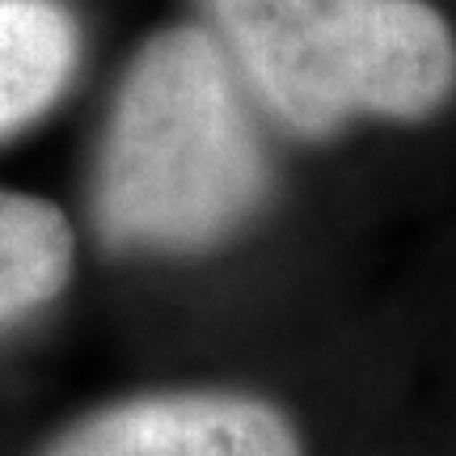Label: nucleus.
<instances>
[{"mask_svg":"<svg viewBox=\"0 0 456 456\" xmlns=\"http://www.w3.org/2000/svg\"><path fill=\"white\" fill-rule=\"evenodd\" d=\"M43 456H300V440L258 397L152 393L72 423Z\"/></svg>","mask_w":456,"mask_h":456,"instance_id":"obj_3","label":"nucleus"},{"mask_svg":"<svg viewBox=\"0 0 456 456\" xmlns=\"http://www.w3.org/2000/svg\"><path fill=\"white\" fill-rule=\"evenodd\" d=\"M271 186L237 60L216 30L152 34L114 94L94 178L110 249H208L258 212Z\"/></svg>","mask_w":456,"mask_h":456,"instance_id":"obj_1","label":"nucleus"},{"mask_svg":"<svg viewBox=\"0 0 456 456\" xmlns=\"http://www.w3.org/2000/svg\"><path fill=\"white\" fill-rule=\"evenodd\" d=\"M72 279V228L34 195L0 191V334L47 309Z\"/></svg>","mask_w":456,"mask_h":456,"instance_id":"obj_5","label":"nucleus"},{"mask_svg":"<svg viewBox=\"0 0 456 456\" xmlns=\"http://www.w3.org/2000/svg\"><path fill=\"white\" fill-rule=\"evenodd\" d=\"M77 64L81 30L60 0H0V144L64 98Z\"/></svg>","mask_w":456,"mask_h":456,"instance_id":"obj_4","label":"nucleus"},{"mask_svg":"<svg viewBox=\"0 0 456 456\" xmlns=\"http://www.w3.org/2000/svg\"><path fill=\"white\" fill-rule=\"evenodd\" d=\"M249 94L300 135L427 118L456 89V43L423 0H203Z\"/></svg>","mask_w":456,"mask_h":456,"instance_id":"obj_2","label":"nucleus"}]
</instances>
